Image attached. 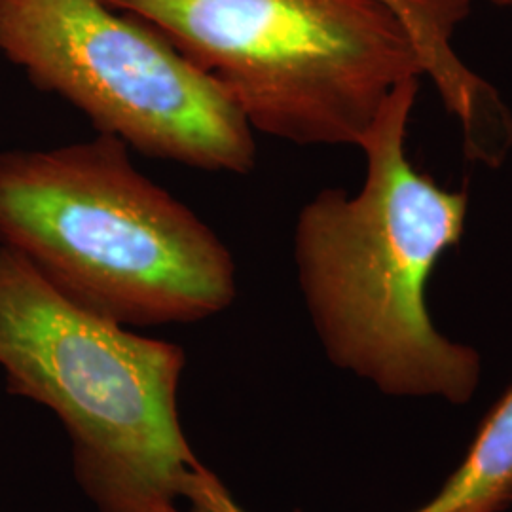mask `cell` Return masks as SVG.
Listing matches in <instances>:
<instances>
[{"label":"cell","instance_id":"obj_2","mask_svg":"<svg viewBox=\"0 0 512 512\" xmlns=\"http://www.w3.org/2000/svg\"><path fill=\"white\" fill-rule=\"evenodd\" d=\"M145 21L241 110L300 147H359L385 99L429 76L465 135L501 101L393 0H103Z\"/></svg>","mask_w":512,"mask_h":512},{"label":"cell","instance_id":"obj_3","mask_svg":"<svg viewBox=\"0 0 512 512\" xmlns=\"http://www.w3.org/2000/svg\"><path fill=\"white\" fill-rule=\"evenodd\" d=\"M0 366L6 391L52 410L97 512H205L224 484L194 456L179 416L181 346L76 306L0 245Z\"/></svg>","mask_w":512,"mask_h":512},{"label":"cell","instance_id":"obj_5","mask_svg":"<svg viewBox=\"0 0 512 512\" xmlns=\"http://www.w3.org/2000/svg\"><path fill=\"white\" fill-rule=\"evenodd\" d=\"M0 52L145 156L234 175L255 167V131L230 95L103 0H0Z\"/></svg>","mask_w":512,"mask_h":512},{"label":"cell","instance_id":"obj_1","mask_svg":"<svg viewBox=\"0 0 512 512\" xmlns=\"http://www.w3.org/2000/svg\"><path fill=\"white\" fill-rule=\"evenodd\" d=\"M420 78L385 99L359 148L357 194L321 190L294 228L298 285L330 363L389 397L465 404L482 376L478 351L444 336L427 283L463 236L469 194L448 190L408 158Z\"/></svg>","mask_w":512,"mask_h":512},{"label":"cell","instance_id":"obj_6","mask_svg":"<svg viewBox=\"0 0 512 512\" xmlns=\"http://www.w3.org/2000/svg\"><path fill=\"white\" fill-rule=\"evenodd\" d=\"M512 505V385L486 414L463 461L412 512H503Z\"/></svg>","mask_w":512,"mask_h":512},{"label":"cell","instance_id":"obj_7","mask_svg":"<svg viewBox=\"0 0 512 512\" xmlns=\"http://www.w3.org/2000/svg\"><path fill=\"white\" fill-rule=\"evenodd\" d=\"M393 2L444 44L450 42L456 27L469 14V0H393Z\"/></svg>","mask_w":512,"mask_h":512},{"label":"cell","instance_id":"obj_4","mask_svg":"<svg viewBox=\"0 0 512 512\" xmlns=\"http://www.w3.org/2000/svg\"><path fill=\"white\" fill-rule=\"evenodd\" d=\"M0 245L122 327L198 323L236 300V262L116 137L0 154Z\"/></svg>","mask_w":512,"mask_h":512},{"label":"cell","instance_id":"obj_9","mask_svg":"<svg viewBox=\"0 0 512 512\" xmlns=\"http://www.w3.org/2000/svg\"><path fill=\"white\" fill-rule=\"evenodd\" d=\"M495 6H499V8H509L512 6V0H492Z\"/></svg>","mask_w":512,"mask_h":512},{"label":"cell","instance_id":"obj_8","mask_svg":"<svg viewBox=\"0 0 512 512\" xmlns=\"http://www.w3.org/2000/svg\"><path fill=\"white\" fill-rule=\"evenodd\" d=\"M152 512H181L177 509V505H164V507H158Z\"/></svg>","mask_w":512,"mask_h":512}]
</instances>
